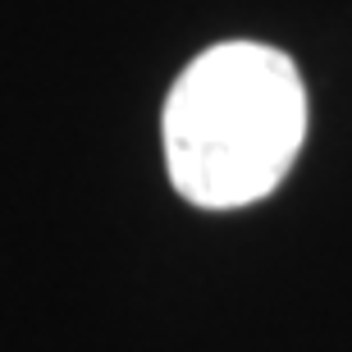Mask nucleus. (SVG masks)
I'll list each match as a JSON object with an SVG mask.
<instances>
[{"instance_id":"obj_1","label":"nucleus","mask_w":352,"mask_h":352,"mask_svg":"<svg viewBox=\"0 0 352 352\" xmlns=\"http://www.w3.org/2000/svg\"><path fill=\"white\" fill-rule=\"evenodd\" d=\"M307 138L298 65L261 41H220L179 74L165 101V165L179 197L234 210L270 197Z\"/></svg>"}]
</instances>
